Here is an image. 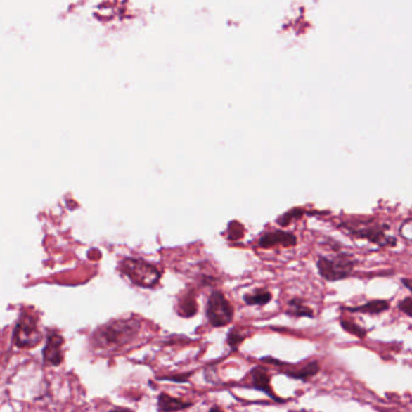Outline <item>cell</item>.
Here are the masks:
<instances>
[{
	"mask_svg": "<svg viewBox=\"0 0 412 412\" xmlns=\"http://www.w3.org/2000/svg\"><path fill=\"white\" fill-rule=\"evenodd\" d=\"M142 329V323L134 317L114 319L98 326L91 336V345L98 351H119L134 342Z\"/></svg>",
	"mask_w": 412,
	"mask_h": 412,
	"instance_id": "6da1fadb",
	"label": "cell"
},
{
	"mask_svg": "<svg viewBox=\"0 0 412 412\" xmlns=\"http://www.w3.org/2000/svg\"><path fill=\"white\" fill-rule=\"evenodd\" d=\"M340 228L345 233L354 240H366L370 245H375L380 248L394 247L397 238L388 233L390 226L386 224L374 223V221H352L342 223Z\"/></svg>",
	"mask_w": 412,
	"mask_h": 412,
	"instance_id": "7a4b0ae2",
	"label": "cell"
},
{
	"mask_svg": "<svg viewBox=\"0 0 412 412\" xmlns=\"http://www.w3.org/2000/svg\"><path fill=\"white\" fill-rule=\"evenodd\" d=\"M356 259L347 253H336L330 257L321 255L317 260L318 273L328 282L342 281L352 275Z\"/></svg>",
	"mask_w": 412,
	"mask_h": 412,
	"instance_id": "3957f363",
	"label": "cell"
},
{
	"mask_svg": "<svg viewBox=\"0 0 412 412\" xmlns=\"http://www.w3.org/2000/svg\"><path fill=\"white\" fill-rule=\"evenodd\" d=\"M121 273L131 281V283L141 288L151 289L159 283L160 271L142 259L126 258L119 265Z\"/></svg>",
	"mask_w": 412,
	"mask_h": 412,
	"instance_id": "277c9868",
	"label": "cell"
},
{
	"mask_svg": "<svg viewBox=\"0 0 412 412\" xmlns=\"http://www.w3.org/2000/svg\"><path fill=\"white\" fill-rule=\"evenodd\" d=\"M43 340L37 318L28 312H22L13 328V344L18 348H33Z\"/></svg>",
	"mask_w": 412,
	"mask_h": 412,
	"instance_id": "5b68a950",
	"label": "cell"
},
{
	"mask_svg": "<svg viewBox=\"0 0 412 412\" xmlns=\"http://www.w3.org/2000/svg\"><path fill=\"white\" fill-rule=\"evenodd\" d=\"M206 316L213 328H223L232 322L233 307L223 292L215 290L207 301Z\"/></svg>",
	"mask_w": 412,
	"mask_h": 412,
	"instance_id": "8992f818",
	"label": "cell"
},
{
	"mask_svg": "<svg viewBox=\"0 0 412 412\" xmlns=\"http://www.w3.org/2000/svg\"><path fill=\"white\" fill-rule=\"evenodd\" d=\"M63 345L65 339L60 333L55 330L48 331L46 344L43 348L44 365L46 366H58L65 359L63 354Z\"/></svg>",
	"mask_w": 412,
	"mask_h": 412,
	"instance_id": "52a82bcc",
	"label": "cell"
},
{
	"mask_svg": "<svg viewBox=\"0 0 412 412\" xmlns=\"http://www.w3.org/2000/svg\"><path fill=\"white\" fill-rule=\"evenodd\" d=\"M250 378H252V388L258 390V391L265 393L269 395L271 399L276 400L278 403H284L283 399L278 398L277 395L273 393L272 388H271V378L265 368L262 366H255L252 371H250Z\"/></svg>",
	"mask_w": 412,
	"mask_h": 412,
	"instance_id": "ba28073f",
	"label": "cell"
},
{
	"mask_svg": "<svg viewBox=\"0 0 412 412\" xmlns=\"http://www.w3.org/2000/svg\"><path fill=\"white\" fill-rule=\"evenodd\" d=\"M297 238L292 232L277 231L267 232L264 236L259 240V247L262 248H271L275 245H282V247H294L297 245Z\"/></svg>",
	"mask_w": 412,
	"mask_h": 412,
	"instance_id": "9c48e42d",
	"label": "cell"
},
{
	"mask_svg": "<svg viewBox=\"0 0 412 412\" xmlns=\"http://www.w3.org/2000/svg\"><path fill=\"white\" fill-rule=\"evenodd\" d=\"M193 403H188L184 400L174 398L167 393H161L157 398V411L159 412H176L193 406Z\"/></svg>",
	"mask_w": 412,
	"mask_h": 412,
	"instance_id": "30bf717a",
	"label": "cell"
},
{
	"mask_svg": "<svg viewBox=\"0 0 412 412\" xmlns=\"http://www.w3.org/2000/svg\"><path fill=\"white\" fill-rule=\"evenodd\" d=\"M345 311L353 312V314H365L370 316L381 314L390 309V302L387 300H371L365 302L364 305L356 307H345Z\"/></svg>",
	"mask_w": 412,
	"mask_h": 412,
	"instance_id": "8fae6325",
	"label": "cell"
},
{
	"mask_svg": "<svg viewBox=\"0 0 412 412\" xmlns=\"http://www.w3.org/2000/svg\"><path fill=\"white\" fill-rule=\"evenodd\" d=\"M319 370H321L319 361H312L300 369L284 370L283 374L287 375L288 378H295V380H300V381H307L309 378L316 376L319 373Z\"/></svg>",
	"mask_w": 412,
	"mask_h": 412,
	"instance_id": "7c38bea8",
	"label": "cell"
},
{
	"mask_svg": "<svg viewBox=\"0 0 412 412\" xmlns=\"http://www.w3.org/2000/svg\"><path fill=\"white\" fill-rule=\"evenodd\" d=\"M285 314L288 316H292V317H314V309L306 305L305 301L300 299V297H294V299L288 302V309L285 311Z\"/></svg>",
	"mask_w": 412,
	"mask_h": 412,
	"instance_id": "4fadbf2b",
	"label": "cell"
},
{
	"mask_svg": "<svg viewBox=\"0 0 412 412\" xmlns=\"http://www.w3.org/2000/svg\"><path fill=\"white\" fill-rule=\"evenodd\" d=\"M272 300V294L266 289H257L243 297V301L248 306H265Z\"/></svg>",
	"mask_w": 412,
	"mask_h": 412,
	"instance_id": "5bb4252c",
	"label": "cell"
},
{
	"mask_svg": "<svg viewBox=\"0 0 412 412\" xmlns=\"http://www.w3.org/2000/svg\"><path fill=\"white\" fill-rule=\"evenodd\" d=\"M340 326L344 329L345 331H347L348 334L351 335L356 336L359 339H365L368 335V330L364 329L363 326H358L356 323L352 322V321H348V319H340Z\"/></svg>",
	"mask_w": 412,
	"mask_h": 412,
	"instance_id": "9a60e30c",
	"label": "cell"
},
{
	"mask_svg": "<svg viewBox=\"0 0 412 412\" xmlns=\"http://www.w3.org/2000/svg\"><path fill=\"white\" fill-rule=\"evenodd\" d=\"M401 283L404 287L406 288L411 292V297H405L403 300L399 301L398 309L406 314L408 317L412 318V278H401Z\"/></svg>",
	"mask_w": 412,
	"mask_h": 412,
	"instance_id": "2e32d148",
	"label": "cell"
},
{
	"mask_svg": "<svg viewBox=\"0 0 412 412\" xmlns=\"http://www.w3.org/2000/svg\"><path fill=\"white\" fill-rule=\"evenodd\" d=\"M399 235L403 240L408 242V245H412V218L405 219L400 224Z\"/></svg>",
	"mask_w": 412,
	"mask_h": 412,
	"instance_id": "e0dca14e",
	"label": "cell"
},
{
	"mask_svg": "<svg viewBox=\"0 0 412 412\" xmlns=\"http://www.w3.org/2000/svg\"><path fill=\"white\" fill-rule=\"evenodd\" d=\"M245 336L240 335V333H237L236 329H232V330H230L228 335V345H230L233 349H236L237 346L242 344V341L245 340Z\"/></svg>",
	"mask_w": 412,
	"mask_h": 412,
	"instance_id": "ac0fdd59",
	"label": "cell"
},
{
	"mask_svg": "<svg viewBox=\"0 0 412 412\" xmlns=\"http://www.w3.org/2000/svg\"><path fill=\"white\" fill-rule=\"evenodd\" d=\"M191 376V373L186 375H178V376H171V378H163V380H168V381H173V382H188L189 378Z\"/></svg>",
	"mask_w": 412,
	"mask_h": 412,
	"instance_id": "d6986e66",
	"label": "cell"
},
{
	"mask_svg": "<svg viewBox=\"0 0 412 412\" xmlns=\"http://www.w3.org/2000/svg\"><path fill=\"white\" fill-rule=\"evenodd\" d=\"M109 412H134L131 410V408H114L110 410Z\"/></svg>",
	"mask_w": 412,
	"mask_h": 412,
	"instance_id": "ffe728a7",
	"label": "cell"
},
{
	"mask_svg": "<svg viewBox=\"0 0 412 412\" xmlns=\"http://www.w3.org/2000/svg\"><path fill=\"white\" fill-rule=\"evenodd\" d=\"M208 412H225L224 410L219 408V406H213V408H210V411Z\"/></svg>",
	"mask_w": 412,
	"mask_h": 412,
	"instance_id": "44dd1931",
	"label": "cell"
}]
</instances>
